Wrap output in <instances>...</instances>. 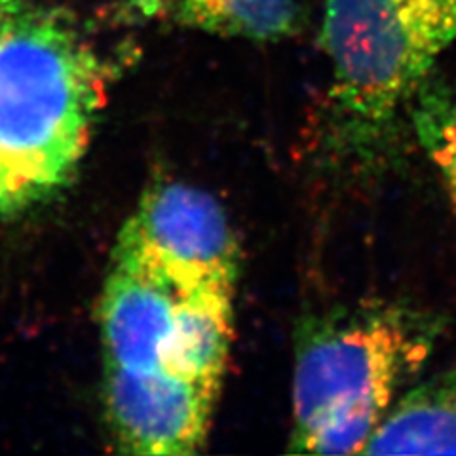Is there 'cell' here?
<instances>
[{
  "mask_svg": "<svg viewBox=\"0 0 456 456\" xmlns=\"http://www.w3.org/2000/svg\"><path fill=\"white\" fill-rule=\"evenodd\" d=\"M110 69L52 0H0V217L73 179L107 103Z\"/></svg>",
  "mask_w": 456,
  "mask_h": 456,
  "instance_id": "obj_1",
  "label": "cell"
},
{
  "mask_svg": "<svg viewBox=\"0 0 456 456\" xmlns=\"http://www.w3.org/2000/svg\"><path fill=\"white\" fill-rule=\"evenodd\" d=\"M441 320L394 301L340 306L297 335L289 451L362 454L430 360Z\"/></svg>",
  "mask_w": 456,
  "mask_h": 456,
  "instance_id": "obj_2",
  "label": "cell"
},
{
  "mask_svg": "<svg viewBox=\"0 0 456 456\" xmlns=\"http://www.w3.org/2000/svg\"><path fill=\"white\" fill-rule=\"evenodd\" d=\"M456 40V0H325V142L354 171L392 154L402 114Z\"/></svg>",
  "mask_w": 456,
  "mask_h": 456,
  "instance_id": "obj_3",
  "label": "cell"
},
{
  "mask_svg": "<svg viewBox=\"0 0 456 456\" xmlns=\"http://www.w3.org/2000/svg\"><path fill=\"white\" fill-rule=\"evenodd\" d=\"M114 253L183 288H236L240 249L231 221L216 198L187 183H162L142 194Z\"/></svg>",
  "mask_w": 456,
  "mask_h": 456,
  "instance_id": "obj_4",
  "label": "cell"
},
{
  "mask_svg": "<svg viewBox=\"0 0 456 456\" xmlns=\"http://www.w3.org/2000/svg\"><path fill=\"white\" fill-rule=\"evenodd\" d=\"M217 395L183 377L105 365L107 422L117 445L130 454H194L208 437Z\"/></svg>",
  "mask_w": 456,
  "mask_h": 456,
  "instance_id": "obj_5",
  "label": "cell"
},
{
  "mask_svg": "<svg viewBox=\"0 0 456 456\" xmlns=\"http://www.w3.org/2000/svg\"><path fill=\"white\" fill-rule=\"evenodd\" d=\"M184 289L145 263L114 253L99 308L105 365L169 373V342Z\"/></svg>",
  "mask_w": 456,
  "mask_h": 456,
  "instance_id": "obj_6",
  "label": "cell"
},
{
  "mask_svg": "<svg viewBox=\"0 0 456 456\" xmlns=\"http://www.w3.org/2000/svg\"><path fill=\"white\" fill-rule=\"evenodd\" d=\"M118 23L154 21L251 42H280L298 33V0H117Z\"/></svg>",
  "mask_w": 456,
  "mask_h": 456,
  "instance_id": "obj_7",
  "label": "cell"
},
{
  "mask_svg": "<svg viewBox=\"0 0 456 456\" xmlns=\"http://www.w3.org/2000/svg\"><path fill=\"white\" fill-rule=\"evenodd\" d=\"M362 454H456V370L399 394Z\"/></svg>",
  "mask_w": 456,
  "mask_h": 456,
  "instance_id": "obj_8",
  "label": "cell"
},
{
  "mask_svg": "<svg viewBox=\"0 0 456 456\" xmlns=\"http://www.w3.org/2000/svg\"><path fill=\"white\" fill-rule=\"evenodd\" d=\"M407 114L456 216V82L428 77Z\"/></svg>",
  "mask_w": 456,
  "mask_h": 456,
  "instance_id": "obj_9",
  "label": "cell"
}]
</instances>
